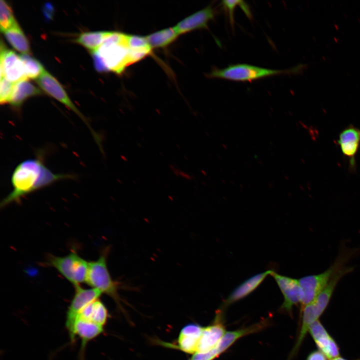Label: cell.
<instances>
[{"instance_id": "6da1fadb", "label": "cell", "mask_w": 360, "mask_h": 360, "mask_svg": "<svg viewBox=\"0 0 360 360\" xmlns=\"http://www.w3.org/2000/svg\"><path fill=\"white\" fill-rule=\"evenodd\" d=\"M70 174H54L44 163L41 156L19 164L12 174L13 190L0 202L2 208L12 202H20L25 196L48 186L60 180L72 178Z\"/></svg>"}, {"instance_id": "7a4b0ae2", "label": "cell", "mask_w": 360, "mask_h": 360, "mask_svg": "<svg viewBox=\"0 0 360 360\" xmlns=\"http://www.w3.org/2000/svg\"><path fill=\"white\" fill-rule=\"evenodd\" d=\"M129 34L112 32L102 45L92 52L96 68L100 71L122 73L132 64L129 46Z\"/></svg>"}, {"instance_id": "3957f363", "label": "cell", "mask_w": 360, "mask_h": 360, "mask_svg": "<svg viewBox=\"0 0 360 360\" xmlns=\"http://www.w3.org/2000/svg\"><path fill=\"white\" fill-rule=\"evenodd\" d=\"M358 249L344 248L334 262L325 271L317 274L304 276L299 280L302 309L311 303L328 284L332 277L344 266L345 264L358 252Z\"/></svg>"}, {"instance_id": "277c9868", "label": "cell", "mask_w": 360, "mask_h": 360, "mask_svg": "<svg viewBox=\"0 0 360 360\" xmlns=\"http://www.w3.org/2000/svg\"><path fill=\"white\" fill-rule=\"evenodd\" d=\"M304 68V65L300 64L290 69L274 70L246 64H238L223 68H214L208 76L234 82H252L274 76L300 74Z\"/></svg>"}, {"instance_id": "5b68a950", "label": "cell", "mask_w": 360, "mask_h": 360, "mask_svg": "<svg viewBox=\"0 0 360 360\" xmlns=\"http://www.w3.org/2000/svg\"><path fill=\"white\" fill-rule=\"evenodd\" d=\"M110 248H106L99 258L94 261L89 262L86 283L92 288L99 290L102 294L110 296L120 306L121 298L118 290L122 284L113 280L107 266V258Z\"/></svg>"}, {"instance_id": "8992f818", "label": "cell", "mask_w": 360, "mask_h": 360, "mask_svg": "<svg viewBox=\"0 0 360 360\" xmlns=\"http://www.w3.org/2000/svg\"><path fill=\"white\" fill-rule=\"evenodd\" d=\"M48 264L55 268L74 286L86 282L89 262L76 252H72L64 256H51Z\"/></svg>"}, {"instance_id": "52a82bcc", "label": "cell", "mask_w": 360, "mask_h": 360, "mask_svg": "<svg viewBox=\"0 0 360 360\" xmlns=\"http://www.w3.org/2000/svg\"><path fill=\"white\" fill-rule=\"evenodd\" d=\"M36 81L44 92L72 110L85 122L92 132L97 144L101 148L102 146L100 136L93 130L88 120L72 102L64 88L58 80L45 70L41 76L36 80Z\"/></svg>"}, {"instance_id": "ba28073f", "label": "cell", "mask_w": 360, "mask_h": 360, "mask_svg": "<svg viewBox=\"0 0 360 360\" xmlns=\"http://www.w3.org/2000/svg\"><path fill=\"white\" fill-rule=\"evenodd\" d=\"M74 286L75 292L66 312L65 322L69 336L72 332L76 319L79 312L88 304L99 299L102 294L99 290L92 288H85L80 285Z\"/></svg>"}, {"instance_id": "9c48e42d", "label": "cell", "mask_w": 360, "mask_h": 360, "mask_svg": "<svg viewBox=\"0 0 360 360\" xmlns=\"http://www.w3.org/2000/svg\"><path fill=\"white\" fill-rule=\"evenodd\" d=\"M0 56V78H4L14 84L28 80L20 56L8 49L2 40Z\"/></svg>"}, {"instance_id": "30bf717a", "label": "cell", "mask_w": 360, "mask_h": 360, "mask_svg": "<svg viewBox=\"0 0 360 360\" xmlns=\"http://www.w3.org/2000/svg\"><path fill=\"white\" fill-rule=\"evenodd\" d=\"M337 144L349 162V169L356 171L355 157L360 146V130L352 124L344 128L340 133Z\"/></svg>"}, {"instance_id": "8fae6325", "label": "cell", "mask_w": 360, "mask_h": 360, "mask_svg": "<svg viewBox=\"0 0 360 360\" xmlns=\"http://www.w3.org/2000/svg\"><path fill=\"white\" fill-rule=\"evenodd\" d=\"M104 332V326L92 322L77 318L76 319L72 333L69 336L70 341L74 344L76 337L81 340L79 358L84 360V353L88 344L99 336Z\"/></svg>"}, {"instance_id": "7c38bea8", "label": "cell", "mask_w": 360, "mask_h": 360, "mask_svg": "<svg viewBox=\"0 0 360 360\" xmlns=\"http://www.w3.org/2000/svg\"><path fill=\"white\" fill-rule=\"evenodd\" d=\"M270 274L275 280L284 298L281 308L291 312L292 307L300 302L301 293L298 280L282 276L274 271Z\"/></svg>"}, {"instance_id": "4fadbf2b", "label": "cell", "mask_w": 360, "mask_h": 360, "mask_svg": "<svg viewBox=\"0 0 360 360\" xmlns=\"http://www.w3.org/2000/svg\"><path fill=\"white\" fill-rule=\"evenodd\" d=\"M309 332L320 351L327 358L332 360L340 356L338 345L318 320L311 325Z\"/></svg>"}, {"instance_id": "5bb4252c", "label": "cell", "mask_w": 360, "mask_h": 360, "mask_svg": "<svg viewBox=\"0 0 360 360\" xmlns=\"http://www.w3.org/2000/svg\"><path fill=\"white\" fill-rule=\"evenodd\" d=\"M216 13V10L211 6H208L185 18L174 28L178 34L208 28V24L214 18Z\"/></svg>"}, {"instance_id": "9a60e30c", "label": "cell", "mask_w": 360, "mask_h": 360, "mask_svg": "<svg viewBox=\"0 0 360 360\" xmlns=\"http://www.w3.org/2000/svg\"><path fill=\"white\" fill-rule=\"evenodd\" d=\"M225 333L223 324L217 322L203 328L196 353H205L214 348Z\"/></svg>"}, {"instance_id": "2e32d148", "label": "cell", "mask_w": 360, "mask_h": 360, "mask_svg": "<svg viewBox=\"0 0 360 360\" xmlns=\"http://www.w3.org/2000/svg\"><path fill=\"white\" fill-rule=\"evenodd\" d=\"M272 270L258 274L248 278L238 285L229 295L223 304L228 306L250 294L262 282L268 274Z\"/></svg>"}, {"instance_id": "e0dca14e", "label": "cell", "mask_w": 360, "mask_h": 360, "mask_svg": "<svg viewBox=\"0 0 360 360\" xmlns=\"http://www.w3.org/2000/svg\"><path fill=\"white\" fill-rule=\"evenodd\" d=\"M202 328L196 324H190L180 331L178 338V348L188 354L196 353Z\"/></svg>"}, {"instance_id": "ac0fdd59", "label": "cell", "mask_w": 360, "mask_h": 360, "mask_svg": "<svg viewBox=\"0 0 360 360\" xmlns=\"http://www.w3.org/2000/svg\"><path fill=\"white\" fill-rule=\"evenodd\" d=\"M42 94L41 90L28 80H23L14 84L9 104L18 108L27 98Z\"/></svg>"}, {"instance_id": "d6986e66", "label": "cell", "mask_w": 360, "mask_h": 360, "mask_svg": "<svg viewBox=\"0 0 360 360\" xmlns=\"http://www.w3.org/2000/svg\"><path fill=\"white\" fill-rule=\"evenodd\" d=\"M77 318L92 322L104 326L108 320V311L99 298L84 308L79 312Z\"/></svg>"}, {"instance_id": "ffe728a7", "label": "cell", "mask_w": 360, "mask_h": 360, "mask_svg": "<svg viewBox=\"0 0 360 360\" xmlns=\"http://www.w3.org/2000/svg\"><path fill=\"white\" fill-rule=\"evenodd\" d=\"M264 323H260L246 328L226 332L218 345L212 350L213 352L217 357L228 349L237 340L243 336L260 330L264 328Z\"/></svg>"}, {"instance_id": "44dd1931", "label": "cell", "mask_w": 360, "mask_h": 360, "mask_svg": "<svg viewBox=\"0 0 360 360\" xmlns=\"http://www.w3.org/2000/svg\"><path fill=\"white\" fill-rule=\"evenodd\" d=\"M302 310H303V316L301 329L297 342L292 350L291 356L294 354L298 350L308 332H309L311 325L320 316L312 302L306 305Z\"/></svg>"}, {"instance_id": "7402d4cb", "label": "cell", "mask_w": 360, "mask_h": 360, "mask_svg": "<svg viewBox=\"0 0 360 360\" xmlns=\"http://www.w3.org/2000/svg\"><path fill=\"white\" fill-rule=\"evenodd\" d=\"M8 42L22 54H29L30 46L28 41L18 24L4 32Z\"/></svg>"}, {"instance_id": "603a6c76", "label": "cell", "mask_w": 360, "mask_h": 360, "mask_svg": "<svg viewBox=\"0 0 360 360\" xmlns=\"http://www.w3.org/2000/svg\"><path fill=\"white\" fill-rule=\"evenodd\" d=\"M112 32H94L81 33L76 42L94 52L97 50Z\"/></svg>"}, {"instance_id": "cb8c5ba5", "label": "cell", "mask_w": 360, "mask_h": 360, "mask_svg": "<svg viewBox=\"0 0 360 360\" xmlns=\"http://www.w3.org/2000/svg\"><path fill=\"white\" fill-rule=\"evenodd\" d=\"M178 35L173 27L155 32L146 36V38L152 48H161L171 44Z\"/></svg>"}, {"instance_id": "d4e9b609", "label": "cell", "mask_w": 360, "mask_h": 360, "mask_svg": "<svg viewBox=\"0 0 360 360\" xmlns=\"http://www.w3.org/2000/svg\"><path fill=\"white\" fill-rule=\"evenodd\" d=\"M20 56L28 78L36 80L45 70L40 62L28 54H22Z\"/></svg>"}, {"instance_id": "484cf974", "label": "cell", "mask_w": 360, "mask_h": 360, "mask_svg": "<svg viewBox=\"0 0 360 360\" xmlns=\"http://www.w3.org/2000/svg\"><path fill=\"white\" fill-rule=\"evenodd\" d=\"M16 21L12 9L9 4L4 0L0 1V28L4 32L15 24Z\"/></svg>"}, {"instance_id": "4316f807", "label": "cell", "mask_w": 360, "mask_h": 360, "mask_svg": "<svg viewBox=\"0 0 360 360\" xmlns=\"http://www.w3.org/2000/svg\"><path fill=\"white\" fill-rule=\"evenodd\" d=\"M14 84L6 78H0V103L9 104L12 94Z\"/></svg>"}, {"instance_id": "83f0119b", "label": "cell", "mask_w": 360, "mask_h": 360, "mask_svg": "<svg viewBox=\"0 0 360 360\" xmlns=\"http://www.w3.org/2000/svg\"><path fill=\"white\" fill-rule=\"evenodd\" d=\"M242 0H223L221 5L228 13L230 24H234V9L238 6H240Z\"/></svg>"}, {"instance_id": "f1b7e54d", "label": "cell", "mask_w": 360, "mask_h": 360, "mask_svg": "<svg viewBox=\"0 0 360 360\" xmlns=\"http://www.w3.org/2000/svg\"><path fill=\"white\" fill-rule=\"evenodd\" d=\"M306 360H326V357L320 351H314L308 356Z\"/></svg>"}, {"instance_id": "f546056e", "label": "cell", "mask_w": 360, "mask_h": 360, "mask_svg": "<svg viewBox=\"0 0 360 360\" xmlns=\"http://www.w3.org/2000/svg\"><path fill=\"white\" fill-rule=\"evenodd\" d=\"M346 360V359L344 358H342V357L338 356V358H334V359H333V360Z\"/></svg>"}, {"instance_id": "4dcf8cb0", "label": "cell", "mask_w": 360, "mask_h": 360, "mask_svg": "<svg viewBox=\"0 0 360 360\" xmlns=\"http://www.w3.org/2000/svg\"><path fill=\"white\" fill-rule=\"evenodd\" d=\"M194 360L192 359V360Z\"/></svg>"}]
</instances>
